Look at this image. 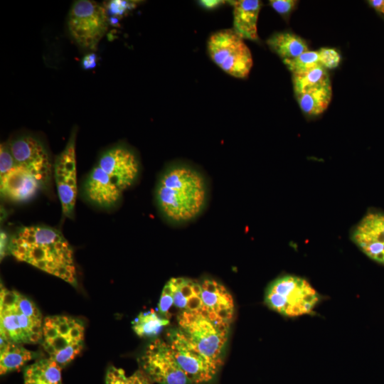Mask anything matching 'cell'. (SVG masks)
<instances>
[{
	"instance_id": "1",
	"label": "cell",
	"mask_w": 384,
	"mask_h": 384,
	"mask_svg": "<svg viewBox=\"0 0 384 384\" xmlns=\"http://www.w3.org/2000/svg\"><path fill=\"white\" fill-rule=\"evenodd\" d=\"M9 247L18 260L68 282L66 274H76L72 247L55 228L42 225L23 227L11 238Z\"/></svg>"
},
{
	"instance_id": "2",
	"label": "cell",
	"mask_w": 384,
	"mask_h": 384,
	"mask_svg": "<svg viewBox=\"0 0 384 384\" xmlns=\"http://www.w3.org/2000/svg\"><path fill=\"white\" fill-rule=\"evenodd\" d=\"M139 172L138 159L131 150L122 146L112 147L89 172L84 183L85 197L97 206L110 208L134 183Z\"/></svg>"
},
{
	"instance_id": "3",
	"label": "cell",
	"mask_w": 384,
	"mask_h": 384,
	"mask_svg": "<svg viewBox=\"0 0 384 384\" xmlns=\"http://www.w3.org/2000/svg\"><path fill=\"white\" fill-rule=\"evenodd\" d=\"M206 191L205 180L200 173L188 166H175L165 170L159 177L155 198L166 218L185 222L201 212Z\"/></svg>"
},
{
	"instance_id": "4",
	"label": "cell",
	"mask_w": 384,
	"mask_h": 384,
	"mask_svg": "<svg viewBox=\"0 0 384 384\" xmlns=\"http://www.w3.org/2000/svg\"><path fill=\"white\" fill-rule=\"evenodd\" d=\"M319 294L305 279L284 275L272 281L265 295L266 304L286 317H297L313 311Z\"/></svg>"
},
{
	"instance_id": "5",
	"label": "cell",
	"mask_w": 384,
	"mask_h": 384,
	"mask_svg": "<svg viewBox=\"0 0 384 384\" xmlns=\"http://www.w3.org/2000/svg\"><path fill=\"white\" fill-rule=\"evenodd\" d=\"M178 321L180 329L194 347L220 366L221 355L228 338L230 322L215 314H178Z\"/></svg>"
},
{
	"instance_id": "6",
	"label": "cell",
	"mask_w": 384,
	"mask_h": 384,
	"mask_svg": "<svg viewBox=\"0 0 384 384\" xmlns=\"http://www.w3.org/2000/svg\"><path fill=\"white\" fill-rule=\"evenodd\" d=\"M207 49L210 59L228 75L237 78L248 76L253 64L251 51L232 28L213 33Z\"/></svg>"
},
{
	"instance_id": "7",
	"label": "cell",
	"mask_w": 384,
	"mask_h": 384,
	"mask_svg": "<svg viewBox=\"0 0 384 384\" xmlns=\"http://www.w3.org/2000/svg\"><path fill=\"white\" fill-rule=\"evenodd\" d=\"M110 18L105 7L96 1L78 0L73 3L68 15L69 32L77 44L96 50L108 30Z\"/></svg>"
},
{
	"instance_id": "8",
	"label": "cell",
	"mask_w": 384,
	"mask_h": 384,
	"mask_svg": "<svg viewBox=\"0 0 384 384\" xmlns=\"http://www.w3.org/2000/svg\"><path fill=\"white\" fill-rule=\"evenodd\" d=\"M168 337L174 358L191 383H208L214 378L219 366L201 353L180 329L171 330Z\"/></svg>"
},
{
	"instance_id": "9",
	"label": "cell",
	"mask_w": 384,
	"mask_h": 384,
	"mask_svg": "<svg viewBox=\"0 0 384 384\" xmlns=\"http://www.w3.org/2000/svg\"><path fill=\"white\" fill-rule=\"evenodd\" d=\"M75 139L76 133L73 131L53 165V174L62 213L65 217L70 218L74 214L78 194Z\"/></svg>"
},
{
	"instance_id": "10",
	"label": "cell",
	"mask_w": 384,
	"mask_h": 384,
	"mask_svg": "<svg viewBox=\"0 0 384 384\" xmlns=\"http://www.w3.org/2000/svg\"><path fill=\"white\" fill-rule=\"evenodd\" d=\"M16 161L43 187L51 178L52 164L43 143L31 135H22L8 143Z\"/></svg>"
},
{
	"instance_id": "11",
	"label": "cell",
	"mask_w": 384,
	"mask_h": 384,
	"mask_svg": "<svg viewBox=\"0 0 384 384\" xmlns=\"http://www.w3.org/2000/svg\"><path fill=\"white\" fill-rule=\"evenodd\" d=\"M143 371L159 384H192L174 358L168 343L156 339L142 357Z\"/></svg>"
},
{
	"instance_id": "12",
	"label": "cell",
	"mask_w": 384,
	"mask_h": 384,
	"mask_svg": "<svg viewBox=\"0 0 384 384\" xmlns=\"http://www.w3.org/2000/svg\"><path fill=\"white\" fill-rule=\"evenodd\" d=\"M351 239L368 257L384 265V211L368 210L354 227Z\"/></svg>"
},
{
	"instance_id": "13",
	"label": "cell",
	"mask_w": 384,
	"mask_h": 384,
	"mask_svg": "<svg viewBox=\"0 0 384 384\" xmlns=\"http://www.w3.org/2000/svg\"><path fill=\"white\" fill-rule=\"evenodd\" d=\"M43 186L29 173L14 163L8 169L0 171L1 195L16 203L26 202L33 198Z\"/></svg>"
},
{
	"instance_id": "14",
	"label": "cell",
	"mask_w": 384,
	"mask_h": 384,
	"mask_svg": "<svg viewBox=\"0 0 384 384\" xmlns=\"http://www.w3.org/2000/svg\"><path fill=\"white\" fill-rule=\"evenodd\" d=\"M169 282L174 290V305L179 310L178 314H214L203 304L201 283L186 277H173Z\"/></svg>"
},
{
	"instance_id": "15",
	"label": "cell",
	"mask_w": 384,
	"mask_h": 384,
	"mask_svg": "<svg viewBox=\"0 0 384 384\" xmlns=\"http://www.w3.org/2000/svg\"><path fill=\"white\" fill-rule=\"evenodd\" d=\"M233 7V30L241 38L257 41V21L262 7L259 0L229 1Z\"/></svg>"
},
{
	"instance_id": "16",
	"label": "cell",
	"mask_w": 384,
	"mask_h": 384,
	"mask_svg": "<svg viewBox=\"0 0 384 384\" xmlns=\"http://www.w3.org/2000/svg\"><path fill=\"white\" fill-rule=\"evenodd\" d=\"M201 287L202 300L207 309L230 322L234 314V302L227 288L213 279H203Z\"/></svg>"
},
{
	"instance_id": "17",
	"label": "cell",
	"mask_w": 384,
	"mask_h": 384,
	"mask_svg": "<svg viewBox=\"0 0 384 384\" xmlns=\"http://www.w3.org/2000/svg\"><path fill=\"white\" fill-rule=\"evenodd\" d=\"M267 44L282 60H292L309 50L306 42L292 32H278L272 35Z\"/></svg>"
},
{
	"instance_id": "18",
	"label": "cell",
	"mask_w": 384,
	"mask_h": 384,
	"mask_svg": "<svg viewBox=\"0 0 384 384\" xmlns=\"http://www.w3.org/2000/svg\"><path fill=\"white\" fill-rule=\"evenodd\" d=\"M24 383L62 384L61 368L50 358L40 360L26 368Z\"/></svg>"
},
{
	"instance_id": "19",
	"label": "cell",
	"mask_w": 384,
	"mask_h": 384,
	"mask_svg": "<svg viewBox=\"0 0 384 384\" xmlns=\"http://www.w3.org/2000/svg\"><path fill=\"white\" fill-rule=\"evenodd\" d=\"M302 110L309 115L321 114L328 107L332 96L331 85L315 88L295 95Z\"/></svg>"
},
{
	"instance_id": "20",
	"label": "cell",
	"mask_w": 384,
	"mask_h": 384,
	"mask_svg": "<svg viewBox=\"0 0 384 384\" xmlns=\"http://www.w3.org/2000/svg\"><path fill=\"white\" fill-rule=\"evenodd\" d=\"M292 82L295 95L331 85L327 69L321 65L305 71L292 73Z\"/></svg>"
},
{
	"instance_id": "21",
	"label": "cell",
	"mask_w": 384,
	"mask_h": 384,
	"mask_svg": "<svg viewBox=\"0 0 384 384\" xmlns=\"http://www.w3.org/2000/svg\"><path fill=\"white\" fill-rule=\"evenodd\" d=\"M169 324L168 319L161 317L153 310L141 312L132 321L134 331L141 337L156 336Z\"/></svg>"
},
{
	"instance_id": "22",
	"label": "cell",
	"mask_w": 384,
	"mask_h": 384,
	"mask_svg": "<svg viewBox=\"0 0 384 384\" xmlns=\"http://www.w3.org/2000/svg\"><path fill=\"white\" fill-rule=\"evenodd\" d=\"M32 358L31 353L22 347L11 353H1V375L20 368L26 361Z\"/></svg>"
},
{
	"instance_id": "23",
	"label": "cell",
	"mask_w": 384,
	"mask_h": 384,
	"mask_svg": "<svg viewBox=\"0 0 384 384\" xmlns=\"http://www.w3.org/2000/svg\"><path fill=\"white\" fill-rule=\"evenodd\" d=\"M292 73L309 70L316 66H322L319 50H307L292 60L283 62Z\"/></svg>"
},
{
	"instance_id": "24",
	"label": "cell",
	"mask_w": 384,
	"mask_h": 384,
	"mask_svg": "<svg viewBox=\"0 0 384 384\" xmlns=\"http://www.w3.org/2000/svg\"><path fill=\"white\" fill-rule=\"evenodd\" d=\"M137 2L139 1L111 0L105 2L103 6L108 14L112 15V17L121 18L136 6Z\"/></svg>"
},
{
	"instance_id": "25",
	"label": "cell",
	"mask_w": 384,
	"mask_h": 384,
	"mask_svg": "<svg viewBox=\"0 0 384 384\" xmlns=\"http://www.w3.org/2000/svg\"><path fill=\"white\" fill-rule=\"evenodd\" d=\"M174 304V290L169 280L164 285L159 302L158 304V311L161 316L166 319L170 317L169 310Z\"/></svg>"
},
{
	"instance_id": "26",
	"label": "cell",
	"mask_w": 384,
	"mask_h": 384,
	"mask_svg": "<svg viewBox=\"0 0 384 384\" xmlns=\"http://www.w3.org/2000/svg\"><path fill=\"white\" fill-rule=\"evenodd\" d=\"M319 53L321 65L326 69H334L339 65L341 55L336 49L322 48Z\"/></svg>"
},
{
	"instance_id": "27",
	"label": "cell",
	"mask_w": 384,
	"mask_h": 384,
	"mask_svg": "<svg viewBox=\"0 0 384 384\" xmlns=\"http://www.w3.org/2000/svg\"><path fill=\"white\" fill-rule=\"evenodd\" d=\"M105 382L106 384H134L132 375L127 377L123 369L114 366L107 370Z\"/></svg>"
},
{
	"instance_id": "28",
	"label": "cell",
	"mask_w": 384,
	"mask_h": 384,
	"mask_svg": "<svg viewBox=\"0 0 384 384\" xmlns=\"http://www.w3.org/2000/svg\"><path fill=\"white\" fill-rule=\"evenodd\" d=\"M269 2L276 12L286 16L292 12L298 1L294 0H270Z\"/></svg>"
},
{
	"instance_id": "29",
	"label": "cell",
	"mask_w": 384,
	"mask_h": 384,
	"mask_svg": "<svg viewBox=\"0 0 384 384\" xmlns=\"http://www.w3.org/2000/svg\"><path fill=\"white\" fill-rule=\"evenodd\" d=\"M78 353L73 349L72 344L64 349L58 351L55 354L50 356V359L55 361L59 366H64L72 361Z\"/></svg>"
},
{
	"instance_id": "30",
	"label": "cell",
	"mask_w": 384,
	"mask_h": 384,
	"mask_svg": "<svg viewBox=\"0 0 384 384\" xmlns=\"http://www.w3.org/2000/svg\"><path fill=\"white\" fill-rule=\"evenodd\" d=\"M48 341L55 348L56 351H60L67 346L78 343L76 340L73 339L69 336L59 335L53 339H45ZM56 352V353H57Z\"/></svg>"
},
{
	"instance_id": "31",
	"label": "cell",
	"mask_w": 384,
	"mask_h": 384,
	"mask_svg": "<svg viewBox=\"0 0 384 384\" xmlns=\"http://www.w3.org/2000/svg\"><path fill=\"white\" fill-rule=\"evenodd\" d=\"M97 56L95 53H87L82 59V67L84 70L93 69L97 65Z\"/></svg>"
},
{
	"instance_id": "32",
	"label": "cell",
	"mask_w": 384,
	"mask_h": 384,
	"mask_svg": "<svg viewBox=\"0 0 384 384\" xmlns=\"http://www.w3.org/2000/svg\"><path fill=\"white\" fill-rule=\"evenodd\" d=\"M132 378L134 384H151L152 381L142 370H137Z\"/></svg>"
},
{
	"instance_id": "33",
	"label": "cell",
	"mask_w": 384,
	"mask_h": 384,
	"mask_svg": "<svg viewBox=\"0 0 384 384\" xmlns=\"http://www.w3.org/2000/svg\"><path fill=\"white\" fill-rule=\"evenodd\" d=\"M226 1L221 0H202L198 1L199 4L203 8L206 9H214L218 8L226 4Z\"/></svg>"
},
{
	"instance_id": "34",
	"label": "cell",
	"mask_w": 384,
	"mask_h": 384,
	"mask_svg": "<svg viewBox=\"0 0 384 384\" xmlns=\"http://www.w3.org/2000/svg\"><path fill=\"white\" fill-rule=\"evenodd\" d=\"M68 336L77 341L83 340V333L81 332L77 326L70 329Z\"/></svg>"
},
{
	"instance_id": "35",
	"label": "cell",
	"mask_w": 384,
	"mask_h": 384,
	"mask_svg": "<svg viewBox=\"0 0 384 384\" xmlns=\"http://www.w3.org/2000/svg\"><path fill=\"white\" fill-rule=\"evenodd\" d=\"M369 3L374 9L384 14V0H371Z\"/></svg>"
},
{
	"instance_id": "36",
	"label": "cell",
	"mask_w": 384,
	"mask_h": 384,
	"mask_svg": "<svg viewBox=\"0 0 384 384\" xmlns=\"http://www.w3.org/2000/svg\"><path fill=\"white\" fill-rule=\"evenodd\" d=\"M56 328L60 335L68 336L70 329L67 323H60L58 326H56Z\"/></svg>"
},
{
	"instance_id": "37",
	"label": "cell",
	"mask_w": 384,
	"mask_h": 384,
	"mask_svg": "<svg viewBox=\"0 0 384 384\" xmlns=\"http://www.w3.org/2000/svg\"><path fill=\"white\" fill-rule=\"evenodd\" d=\"M44 349L50 355L53 356L56 353L55 348L48 341H44L43 343Z\"/></svg>"
},
{
	"instance_id": "38",
	"label": "cell",
	"mask_w": 384,
	"mask_h": 384,
	"mask_svg": "<svg viewBox=\"0 0 384 384\" xmlns=\"http://www.w3.org/2000/svg\"><path fill=\"white\" fill-rule=\"evenodd\" d=\"M5 245H6V235L4 233H1V255H4V250H5Z\"/></svg>"
},
{
	"instance_id": "39",
	"label": "cell",
	"mask_w": 384,
	"mask_h": 384,
	"mask_svg": "<svg viewBox=\"0 0 384 384\" xmlns=\"http://www.w3.org/2000/svg\"><path fill=\"white\" fill-rule=\"evenodd\" d=\"M42 336V333L41 334H31L29 336L30 343H36L38 342Z\"/></svg>"
},
{
	"instance_id": "40",
	"label": "cell",
	"mask_w": 384,
	"mask_h": 384,
	"mask_svg": "<svg viewBox=\"0 0 384 384\" xmlns=\"http://www.w3.org/2000/svg\"><path fill=\"white\" fill-rule=\"evenodd\" d=\"M68 317L67 316H59V321L60 323H67Z\"/></svg>"
}]
</instances>
